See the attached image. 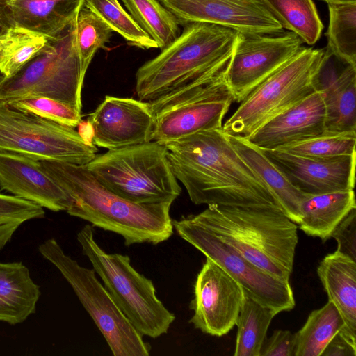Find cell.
I'll list each match as a JSON object with an SVG mask.
<instances>
[{"label":"cell","instance_id":"obj_13","mask_svg":"<svg viewBox=\"0 0 356 356\" xmlns=\"http://www.w3.org/2000/svg\"><path fill=\"white\" fill-rule=\"evenodd\" d=\"M245 298L243 287L224 269L206 257L194 284L189 320L204 334L222 337L234 325Z\"/></svg>","mask_w":356,"mask_h":356},{"label":"cell","instance_id":"obj_21","mask_svg":"<svg viewBox=\"0 0 356 356\" xmlns=\"http://www.w3.org/2000/svg\"><path fill=\"white\" fill-rule=\"evenodd\" d=\"M83 3L84 0H11L8 6L16 25L53 39L75 22Z\"/></svg>","mask_w":356,"mask_h":356},{"label":"cell","instance_id":"obj_32","mask_svg":"<svg viewBox=\"0 0 356 356\" xmlns=\"http://www.w3.org/2000/svg\"><path fill=\"white\" fill-rule=\"evenodd\" d=\"M83 6L97 14L130 45L143 49L158 48L156 42L137 24L118 0H84Z\"/></svg>","mask_w":356,"mask_h":356},{"label":"cell","instance_id":"obj_35","mask_svg":"<svg viewBox=\"0 0 356 356\" xmlns=\"http://www.w3.org/2000/svg\"><path fill=\"white\" fill-rule=\"evenodd\" d=\"M44 208L29 200L0 193V252L26 221L44 218Z\"/></svg>","mask_w":356,"mask_h":356},{"label":"cell","instance_id":"obj_23","mask_svg":"<svg viewBox=\"0 0 356 356\" xmlns=\"http://www.w3.org/2000/svg\"><path fill=\"white\" fill-rule=\"evenodd\" d=\"M41 291L21 261H0V321L14 325L35 314Z\"/></svg>","mask_w":356,"mask_h":356},{"label":"cell","instance_id":"obj_5","mask_svg":"<svg viewBox=\"0 0 356 356\" xmlns=\"http://www.w3.org/2000/svg\"><path fill=\"white\" fill-rule=\"evenodd\" d=\"M93 227L85 225L76 238L104 286L135 329L153 339L166 334L175 320L156 296L153 282L138 273L128 255L107 253L97 243Z\"/></svg>","mask_w":356,"mask_h":356},{"label":"cell","instance_id":"obj_9","mask_svg":"<svg viewBox=\"0 0 356 356\" xmlns=\"http://www.w3.org/2000/svg\"><path fill=\"white\" fill-rule=\"evenodd\" d=\"M76 22V20H75ZM75 22L44 47L15 75L0 85V100L29 96L55 99L81 112V76L75 40Z\"/></svg>","mask_w":356,"mask_h":356},{"label":"cell","instance_id":"obj_12","mask_svg":"<svg viewBox=\"0 0 356 356\" xmlns=\"http://www.w3.org/2000/svg\"><path fill=\"white\" fill-rule=\"evenodd\" d=\"M303 41L294 33H239L225 79L233 101L241 102L261 82L291 58Z\"/></svg>","mask_w":356,"mask_h":356},{"label":"cell","instance_id":"obj_40","mask_svg":"<svg viewBox=\"0 0 356 356\" xmlns=\"http://www.w3.org/2000/svg\"><path fill=\"white\" fill-rule=\"evenodd\" d=\"M8 3L0 1V36L15 26Z\"/></svg>","mask_w":356,"mask_h":356},{"label":"cell","instance_id":"obj_16","mask_svg":"<svg viewBox=\"0 0 356 356\" xmlns=\"http://www.w3.org/2000/svg\"><path fill=\"white\" fill-rule=\"evenodd\" d=\"M261 149L288 181L306 195L354 190L356 154L318 158Z\"/></svg>","mask_w":356,"mask_h":356},{"label":"cell","instance_id":"obj_24","mask_svg":"<svg viewBox=\"0 0 356 356\" xmlns=\"http://www.w3.org/2000/svg\"><path fill=\"white\" fill-rule=\"evenodd\" d=\"M227 136L237 154L272 191L282 211L298 225L301 204L307 195L293 186L260 148L246 139Z\"/></svg>","mask_w":356,"mask_h":356},{"label":"cell","instance_id":"obj_30","mask_svg":"<svg viewBox=\"0 0 356 356\" xmlns=\"http://www.w3.org/2000/svg\"><path fill=\"white\" fill-rule=\"evenodd\" d=\"M47 37L14 26L0 36V73L5 79L15 75L47 44Z\"/></svg>","mask_w":356,"mask_h":356},{"label":"cell","instance_id":"obj_41","mask_svg":"<svg viewBox=\"0 0 356 356\" xmlns=\"http://www.w3.org/2000/svg\"><path fill=\"white\" fill-rule=\"evenodd\" d=\"M325 2L327 4L329 3H356V0H320Z\"/></svg>","mask_w":356,"mask_h":356},{"label":"cell","instance_id":"obj_43","mask_svg":"<svg viewBox=\"0 0 356 356\" xmlns=\"http://www.w3.org/2000/svg\"><path fill=\"white\" fill-rule=\"evenodd\" d=\"M10 1H11V0H0V1H3V2H6V3H8Z\"/></svg>","mask_w":356,"mask_h":356},{"label":"cell","instance_id":"obj_26","mask_svg":"<svg viewBox=\"0 0 356 356\" xmlns=\"http://www.w3.org/2000/svg\"><path fill=\"white\" fill-rule=\"evenodd\" d=\"M345 322L334 305L328 302L313 310L296 334L295 356H321L331 339Z\"/></svg>","mask_w":356,"mask_h":356},{"label":"cell","instance_id":"obj_25","mask_svg":"<svg viewBox=\"0 0 356 356\" xmlns=\"http://www.w3.org/2000/svg\"><path fill=\"white\" fill-rule=\"evenodd\" d=\"M356 209L354 190L307 195L301 204L299 228L323 242L330 238L339 222Z\"/></svg>","mask_w":356,"mask_h":356},{"label":"cell","instance_id":"obj_20","mask_svg":"<svg viewBox=\"0 0 356 356\" xmlns=\"http://www.w3.org/2000/svg\"><path fill=\"white\" fill-rule=\"evenodd\" d=\"M325 120L323 97L316 90L266 122L246 140L262 149H277L323 135Z\"/></svg>","mask_w":356,"mask_h":356},{"label":"cell","instance_id":"obj_14","mask_svg":"<svg viewBox=\"0 0 356 356\" xmlns=\"http://www.w3.org/2000/svg\"><path fill=\"white\" fill-rule=\"evenodd\" d=\"M184 26L204 22L239 33H277L284 31L264 0H158Z\"/></svg>","mask_w":356,"mask_h":356},{"label":"cell","instance_id":"obj_42","mask_svg":"<svg viewBox=\"0 0 356 356\" xmlns=\"http://www.w3.org/2000/svg\"><path fill=\"white\" fill-rule=\"evenodd\" d=\"M4 79H5L4 76L1 73H0V85L1 84V83L3 82Z\"/></svg>","mask_w":356,"mask_h":356},{"label":"cell","instance_id":"obj_4","mask_svg":"<svg viewBox=\"0 0 356 356\" xmlns=\"http://www.w3.org/2000/svg\"><path fill=\"white\" fill-rule=\"evenodd\" d=\"M190 216L260 269L289 281L298 226L282 210L209 204Z\"/></svg>","mask_w":356,"mask_h":356},{"label":"cell","instance_id":"obj_18","mask_svg":"<svg viewBox=\"0 0 356 356\" xmlns=\"http://www.w3.org/2000/svg\"><path fill=\"white\" fill-rule=\"evenodd\" d=\"M0 188L54 212L67 211L72 204L40 161L19 154L0 152Z\"/></svg>","mask_w":356,"mask_h":356},{"label":"cell","instance_id":"obj_37","mask_svg":"<svg viewBox=\"0 0 356 356\" xmlns=\"http://www.w3.org/2000/svg\"><path fill=\"white\" fill-rule=\"evenodd\" d=\"M331 237L337 242V250L356 261V209L339 222Z\"/></svg>","mask_w":356,"mask_h":356},{"label":"cell","instance_id":"obj_27","mask_svg":"<svg viewBox=\"0 0 356 356\" xmlns=\"http://www.w3.org/2000/svg\"><path fill=\"white\" fill-rule=\"evenodd\" d=\"M277 313L247 296L236 322L234 356H260L269 325Z\"/></svg>","mask_w":356,"mask_h":356},{"label":"cell","instance_id":"obj_19","mask_svg":"<svg viewBox=\"0 0 356 356\" xmlns=\"http://www.w3.org/2000/svg\"><path fill=\"white\" fill-rule=\"evenodd\" d=\"M233 97L228 87L155 115L151 141L165 144L202 131L221 129Z\"/></svg>","mask_w":356,"mask_h":356},{"label":"cell","instance_id":"obj_10","mask_svg":"<svg viewBox=\"0 0 356 356\" xmlns=\"http://www.w3.org/2000/svg\"><path fill=\"white\" fill-rule=\"evenodd\" d=\"M0 152L38 161L86 165L94 159L97 148L72 127L0 100Z\"/></svg>","mask_w":356,"mask_h":356},{"label":"cell","instance_id":"obj_33","mask_svg":"<svg viewBox=\"0 0 356 356\" xmlns=\"http://www.w3.org/2000/svg\"><path fill=\"white\" fill-rule=\"evenodd\" d=\"M112 32L97 14L83 6L75 22V40L83 79L94 55L104 47Z\"/></svg>","mask_w":356,"mask_h":356},{"label":"cell","instance_id":"obj_38","mask_svg":"<svg viewBox=\"0 0 356 356\" xmlns=\"http://www.w3.org/2000/svg\"><path fill=\"white\" fill-rule=\"evenodd\" d=\"M296 334L289 330H275L266 338L260 356H295Z\"/></svg>","mask_w":356,"mask_h":356},{"label":"cell","instance_id":"obj_29","mask_svg":"<svg viewBox=\"0 0 356 356\" xmlns=\"http://www.w3.org/2000/svg\"><path fill=\"white\" fill-rule=\"evenodd\" d=\"M137 24L157 44L161 50L180 34L175 17L158 0H122Z\"/></svg>","mask_w":356,"mask_h":356},{"label":"cell","instance_id":"obj_6","mask_svg":"<svg viewBox=\"0 0 356 356\" xmlns=\"http://www.w3.org/2000/svg\"><path fill=\"white\" fill-rule=\"evenodd\" d=\"M86 165L104 186L133 202H173L181 192L166 147L155 141L108 150Z\"/></svg>","mask_w":356,"mask_h":356},{"label":"cell","instance_id":"obj_3","mask_svg":"<svg viewBox=\"0 0 356 356\" xmlns=\"http://www.w3.org/2000/svg\"><path fill=\"white\" fill-rule=\"evenodd\" d=\"M238 32L204 22L189 23L181 33L136 73L139 100L152 102L204 84L226 73Z\"/></svg>","mask_w":356,"mask_h":356},{"label":"cell","instance_id":"obj_7","mask_svg":"<svg viewBox=\"0 0 356 356\" xmlns=\"http://www.w3.org/2000/svg\"><path fill=\"white\" fill-rule=\"evenodd\" d=\"M323 54V49L302 46L240 102L222 131L247 139L266 122L315 92L314 79Z\"/></svg>","mask_w":356,"mask_h":356},{"label":"cell","instance_id":"obj_1","mask_svg":"<svg viewBox=\"0 0 356 356\" xmlns=\"http://www.w3.org/2000/svg\"><path fill=\"white\" fill-rule=\"evenodd\" d=\"M164 145L174 175L194 204L282 210L222 128L199 131Z\"/></svg>","mask_w":356,"mask_h":356},{"label":"cell","instance_id":"obj_2","mask_svg":"<svg viewBox=\"0 0 356 356\" xmlns=\"http://www.w3.org/2000/svg\"><path fill=\"white\" fill-rule=\"evenodd\" d=\"M40 163L71 197L72 204L66 211L69 215L122 236L127 246L157 245L172 235V202H133L104 186L86 165L56 161Z\"/></svg>","mask_w":356,"mask_h":356},{"label":"cell","instance_id":"obj_22","mask_svg":"<svg viewBox=\"0 0 356 356\" xmlns=\"http://www.w3.org/2000/svg\"><path fill=\"white\" fill-rule=\"evenodd\" d=\"M316 271L328 300L342 316L343 329L356 337V261L336 250L321 260Z\"/></svg>","mask_w":356,"mask_h":356},{"label":"cell","instance_id":"obj_8","mask_svg":"<svg viewBox=\"0 0 356 356\" xmlns=\"http://www.w3.org/2000/svg\"><path fill=\"white\" fill-rule=\"evenodd\" d=\"M40 254L51 263L72 286L93 320L114 356H148L151 347L131 325L95 270L81 266L66 254L55 238L38 246Z\"/></svg>","mask_w":356,"mask_h":356},{"label":"cell","instance_id":"obj_34","mask_svg":"<svg viewBox=\"0 0 356 356\" xmlns=\"http://www.w3.org/2000/svg\"><path fill=\"white\" fill-rule=\"evenodd\" d=\"M356 133L322 135L275 150L307 157H334L356 154Z\"/></svg>","mask_w":356,"mask_h":356},{"label":"cell","instance_id":"obj_17","mask_svg":"<svg viewBox=\"0 0 356 356\" xmlns=\"http://www.w3.org/2000/svg\"><path fill=\"white\" fill-rule=\"evenodd\" d=\"M314 84L325 108L323 135L356 133V65L325 47Z\"/></svg>","mask_w":356,"mask_h":356},{"label":"cell","instance_id":"obj_36","mask_svg":"<svg viewBox=\"0 0 356 356\" xmlns=\"http://www.w3.org/2000/svg\"><path fill=\"white\" fill-rule=\"evenodd\" d=\"M5 101L17 108L72 128L81 122V111L55 99L29 96Z\"/></svg>","mask_w":356,"mask_h":356},{"label":"cell","instance_id":"obj_31","mask_svg":"<svg viewBox=\"0 0 356 356\" xmlns=\"http://www.w3.org/2000/svg\"><path fill=\"white\" fill-rule=\"evenodd\" d=\"M326 48L356 65V3H329Z\"/></svg>","mask_w":356,"mask_h":356},{"label":"cell","instance_id":"obj_28","mask_svg":"<svg viewBox=\"0 0 356 356\" xmlns=\"http://www.w3.org/2000/svg\"><path fill=\"white\" fill-rule=\"evenodd\" d=\"M284 29L296 34L304 43L314 44L323 24L312 0H264Z\"/></svg>","mask_w":356,"mask_h":356},{"label":"cell","instance_id":"obj_11","mask_svg":"<svg viewBox=\"0 0 356 356\" xmlns=\"http://www.w3.org/2000/svg\"><path fill=\"white\" fill-rule=\"evenodd\" d=\"M172 225L179 236L232 276L247 296L277 314L294 308L296 302L289 281L276 278L260 269L194 221L190 215L172 220Z\"/></svg>","mask_w":356,"mask_h":356},{"label":"cell","instance_id":"obj_15","mask_svg":"<svg viewBox=\"0 0 356 356\" xmlns=\"http://www.w3.org/2000/svg\"><path fill=\"white\" fill-rule=\"evenodd\" d=\"M154 121L146 102L107 95L87 122L94 145L111 150L150 142Z\"/></svg>","mask_w":356,"mask_h":356},{"label":"cell","instance_id":"obj_39","mask_svg":"<svg viewBox=\"0 0 356 356\" xmlns=\"http://www.w3.org/2000/svg\"><path fill=\"white\" fill-rule=\"evenodd\" d=\"M321 356H356V338L340 330L328 343Z\"/></svg>","mask_w":356,"mask_h":356}]
</instances>
